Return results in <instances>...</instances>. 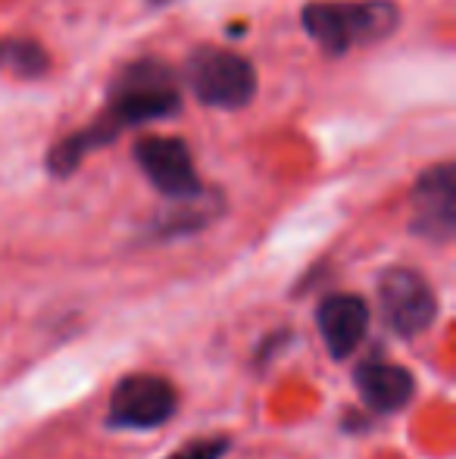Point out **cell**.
I'll use <instances>...</instances> for the list:
<instances>
[{
    "label": "cell",
    "instance_id": "cell-1",
    "mask_svg": "<svg viewBox=\"0 0 456 459\" xmlns=\"http://www.w3.org/2000/svg\"><path fill=\"white\" fill-rule=\"evenodd\" d=\"M182 107V94L176 85V73L159 60H141L132 63L119 75L110 97V107L104 109L100 119H94L88 128L75 132L73 138L60 141L50 151L47 169L50 176L66 178L82 166V160L98 147L110 144L122 128L141 126V122L169 119Z\"/></svg>",
    "mask_w": 456,
    "mask_h": 459
},
{
    "label": "cell",
    "instance_id": "cell-2",
    "mask_svg": "<svg viewBox=\"0 0 456 459\" xmlns=\"http://www.w3.org/2000/svg\"><path fill=\"white\" fill-rule=\"evenodd\" d=\"M304 31L329 54L378 44L400 29L394 0H316L304 10Z\"/></svg>",
    "mask_w": 456,
    "mask_h": 459
},
{
    "label": "cell",
    "instance_id": "cell-3",
    "mask_svg": "<svg viewBox=\"0 0 456 459\" xmlns=\"http://www.w3.org/2000/svg\"><path fill=\"white\" fill-rule=\"evenodd\" d=\"M178 410V391L169 378L151 372L125 375L110 394L107 425L116 431L163 429Z\"/></svg>",
    "mask_w": 456,
    "mask_h": 459
},
{
    "label": "cell",
    "instance_id": "cell-4",
    "mask_svg": "<svg viewBox=\"0 0 456 459\" xmlns=\"http://www.w3.org/2000/svg\"><path fill=\"white\" fill-rule=\"evenodd\" d=\"M188 85L201 103L213 109H241L256 94V69L241 54L203 48L188 60Z\"/></svg>",
    "mask_w": 456,
    "mask_h": 459
},
{
    "label": "cell",
    "instance_id": "cell-5",
    "mask_svg": "<svg viewBox=\"0 0 456 459\" xmlns=\"http://www.w3.org/2000/svg\"><path fill=\"white\" fill-rule=\"evenodd\" d=\"M378 307L382 319L400 338L413 341L438 322V297L426 275L407 266L384 269L378 278Z\"/></svg>",
    "mask_w": 456,
    "mask_h": 459
},
{
    "label": "cell",
    "instance_id": "cell-6",
    "mask_svg": "<svg viewBox=\"0 0 456 459\" xmlns=\"http://www.w3.org/2000/svg\"><path fill=\"white\" fill-rule=\"evenodd\" d=\"M134 160L141 172L151 178V185L169 200H197L203 197V185L197 178L194 160L185 141L166 138V134H151L134 144Z\"/></svg>",
    "mask_w": 456,
    "mask_h": 459
},
{
    "label": "cell",
    "instance_id": "cell-7",
    "mask_svg": "<svg viewBox=\"0 0 456 459\" xmlns=\"http://www.w3.org/2000/svg\"><path fill=\"white\" fill-rule=\"evenodd\" d=\"M413 231L434 244L451 241L456 229V178L453 166H434L419 178L413 194Z\"/></svg>",
    "mask_w": 456,
    "mask_h": 459
},
{
    "label": "cell",
    "instance_id": "cell-8",
    "mask_svg": "<svg viewBox=\"0 0 456 459\" xmlns=\"http://www.w3.org/2000/svg\"><path fill=\"white\" fill-rule=\"evenodd\" d=\"M369 303L357 294H329L316 309V325L325 341V351L335 359H347L369 334Z\"/></svg>",
    "mask_w": 456,
    "mask_h": 459
},
{
    "label": "cell",
    "instance_id": "cell-9",
    "mask_svg": "<svg viewBox=\"0 0 456 459\" xmlns=\"http://www.w3.org/2000/svg\"><path fill=\"white\" fill-rule=\"evenodd\" d=\"M353 385L359 391V400L378 416H391L400 412L409 400L416 397V378L407 366L394 363V359L372 357L363 359L353 372Z\"/></svg>",
    "mask_w": 456,
    "mask_h": 459
},
{
    "label": "cell",
    "instance_id": "cell-10",
    "mask_svg": "<svg viewBox=\"0 0 456 459\" xmlns=\"http://www.w3.org/2000/svg\"><path fill=\"white\" fill-rule=\"evenodd\" d=\"M0 66L22 79H35L47 69V54L35 41H0Z\"/></svg>",
    "mask_w": 456,
    "mask_h": 459
},
{
    "label": "cell",
    "instance_id": "cell-11",
    "mask_svg": "<svg viewBox=\"0 0 456 459\" xmlns=\"http://www.w3.org/2000/svg\"><path fill=\"white\" fill-rule=\"evenodd\" d=\"M228 454H231V437L219 435V437H194V441L178 447L176 454L166 459H222Z\"/></svg>",
    "mask_w": 456,
    "mask_h": 459
},
{
    "label": "cell",
    "instance_id": "cell-12",
    "mask_svg": "<svg viewBox=\"0 0 456 459\" xmlns=\"http://www.w3.org/2000/svg\"><path fill=\"white\" fill-rule=\"evenodd\" d=\"M157 4H169V0H157Z\"/></svg>",
    "mask_w": 456,
    "mask_h": 459
}]
</instances>
